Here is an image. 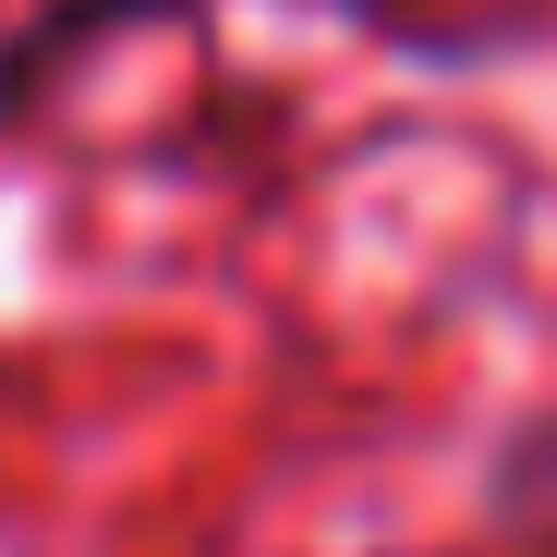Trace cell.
Instances as JSON below:
<instances>
[{"label": "cell", "instance_id": "cell-1", "mask_svg": "<svg viewBox=\"0 0 557 557\" xmlns=\"http://www.w3.org/2000/svg\"><path fill=\"white\" fill-rule=\"evenodd\" d=\"M195 13L207 0H37V13L0 37V134H25L110 37H158V25H195Z\"/></svg>", "mask_w": 557, "mask_h": 557}, {"label": "cell", "instance_id": "cell-2", "mask_svg": "<svg viewBox=\"0 0 557 557\" xmlns=\"http://www.w3.org/2000/svg\"><path fill=\"white\" fill-rule=\"evenodd\" d=\"M485 545L497 557H557V412H521L485 460Z\"/></svg>", "mask_w": 557, "mask_h": 557}, {"label": "cell", "instance_id": "cell-3", "mask_svg": "<svg viewBox=\"0 0 557 557\" xmlns=\"http://www.w3.org/2000/svg\"><path fill=\"white\" fill-rule=\"evenodd\" d=\"M292 13H339V25H376V37H424V0H292Z\"/></svg>", "mask_w": 557, "mask_h": 557}]
</instances>
